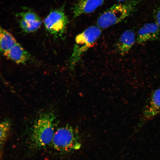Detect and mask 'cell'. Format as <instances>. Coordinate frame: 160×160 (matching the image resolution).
<instances>
[{
    "label": "cell",
    "mask_w": 160,
    "mask_h": 160,
    "mask_svg": "<svg viewBox=\"0 0 160 160\" xmlns=\"http://www.w3.org/2000/svg\"><path fill=\"white\" fill-rule=\"evenodd\" d=\"M143 0H130L114 5L98 18L97 26L105 29L121 22L129 16Z\"/></svg>",
    "instance_id": "6da1fadb"
},
{
    "label": "cell",
    "mask_w": 160,
    "mask_h": 160,
    "mask_svg": "<svg viewBox=\"0 0 160 160\" xmlns=\"http://www.w3.org/2000/svg\"><path fill=\"white\" fill-rule=\"evenodd\" d=\"M55 115L47 113L40 115L34 122L32 129L31 139L38 147H45L52 142L54 135Z\"/></svg>",
    "instance_id": "7a4b0ae2"
},
{
    "label": "cell",
    "mask_w": 160,
    "mask_h": 160,
    "mask_svg": "<svg viewBox=\"0 0 160 160\" xmlns=\"http://www.w3.org/2000/svg\"><path fill=\"white\" fill-rule=\"evenodd\" d=\"M101 33L100 28L98 26H92L76 36L69 61L71 68L79 61L83 54L93 46Z\"/></svg>",
    "instance_id": "3957f363"
},
{
    "label": "cell",
    "mask_w": 160,
    "mask_h": 160,
    "mask_svg": "<svg viewBox=\"0 0 160 160\" xmlns=\"http://www.w3.org/2000/svg\"><path fill=\"white\" fill-rule=\"evenodd\" d=\"M52 142L55 149L65 152L78 150L81 145L78 131L68 125L57 129L54 133Z\"/></svg>",
    "instance_id": "277c9868"
},
{
    "label": "cell",
    "mask_w": 160,
    "mask_h": 160,
    "mask_svg": "<svg viewBox=\"0 0 160 160\" xmlns=\"http://www.w3.org/2000/svg\"><path fill=\"white\" fill-rule=\"evenodd\" d=\"M68 23L67 16L61 8L51 11L44 20L46 29L57 36H62L65 32Z\"/></svg>",
    "instance_id": "5b68a950"
},
{
    "label": "cell",
    "mask_w": 160,
    "mask_h": 160,
    "mask_svg": "<svg viewBox=\"0 0 160 160\" xmlns=\"http://www.w3.org/2000/svg\"><path fill=\"white\" fill-rule=\"evenodd\" d=\"M160 114V88L153 91L143 111L138 127L142 126L148 121Z\"/></svg>",
    "instance_id": "8992f818"
},
{
    "label": "cell",
    "mask_w": 160,
    "mask_h": 160,
    "mask_svg": "<svg viewBox=\"0 0 160 160\" xmlns=\"http://www.w3.org/2000/svg\"><path fill=\"white\" fill-rule=\"evenodd\" d=\"M20 25L25 32H31L37 30L40 26L42 21L39 16L34 12L27 10L19 13Z\"/></svg>",
    "instance_id": "52a82bcc"
},
{
    "label": "cell",
    "mask_w": 160,
    "mask_h": 160,
    "mask_svg": "<svg viewBox=\"0 0 160 160\" xmlns=\"http://www.w3.org/2000/svg\"><path fill=\"white\" fill-rule=\"evenodd\" d=\"M160 32V29L155 23H145L138 30L136 41L142 44L157 40L159 39Z\"/></svg>",
    "instance_id": "ba28073f"
},
{
    "label": "cell",
    "mask_w": 160,
    "mask_h": 160,
    "mask_svg": "<svg viewBox=\"0 0 160 160\" xmlns=\"http://www.w3.org/2000/svg\"><path fill=\"white\" fill-rule=\"evenodd\" d=\"M104 0H77L72 8L75 17L94 11L103 3Z\"/></svg>",
    "instance_id": "9c48e42d"
},
{
    "label": "cell",
    "mask_w": 160,
    "mask_h": 160,
    "mask_svg": "<svg viewBox=\"0 0 160 160\" xmlns=\"http://www.w3.org/2000/svg\"><path fill=\"white\" fill-rule=\"evenodd\" d=\"M135 34L132 30H127L120 36L116 44L119 52L121 55L128 53L134 44L136 39Z\"/></svg>",
    "instance_id": "30bf717a"
},
{
    "label": "cell",
    "mask_w": 160,
    "mask_h": 160,
    "mask_svg": "<svg viewBox=\"0 0 160 160\" xmlns=\"http://www.w3.org/2000/svg\"><path fill=\"white\" fill-rule=\"evenodd\" d=\"M4 55L17 63L25 62L29 57L28 53L18 43H16Z\"/></svg>",
    "instance_id": "8fae6325"
},
{
    "label": "cell",
    "mask_w": 160,
    "mask_h": 160,
    "mask_svg": "<svg viewBox=\"0 0 160 160\" xmlns=\"http://www.w3.org/2000/svg\"><path fill=\"white\" fill-rule=\"evenodd\" d=\"M12 35L5 30L1 28L0 45L1 50L4 55L17 43Z\"/></svg>",
    "instance_id": "7c38bea8"
},
{
    "label": "cell",
    "mask_w": 160,
    "mask_h": 160,
    "mask_svg": "<svg viewBox=\"0 0 160 160\" xmlns=\"http://www.w3.org/2000/svg\"><path fill=\"white\" fill-rule=\"evenodd\" d=\"M11 124L8 120H5L0 124V144L1 153L8 137L10 129Z\"/></svg>",
    "instance_id": "4fadbf2b"
},
{
    "label": "cell",
    "mask_w": 160,
    "mask_h": 160,
    "mask_svg": "<svg viewBox=\"0 0 160 160\" xmlns=\"http://www.w3.org/2000/svg\"><path fill=\"white\" fill-rule=\"evenodd\" d=\"M153 15L155 23L160 29V7H157L154 9Z\"/></svg>",
    "instance_id": "5bb4252c"
},
{
    "label": "cell",
    "mask_w": 160,
    "mask_h": 160,
    "mask_svg": "<svg viewBox=\"0 0 160 160\" xmlns=\"http://www.w3.org/2000/svg\"><path fill=\"white\" fill-rule=\"evenodd\" d=\"M117 1L121 2L126 1L127 0H116Z\"/></svg>",
    "instance_id": "9a60e30c"
}]
</instances>
